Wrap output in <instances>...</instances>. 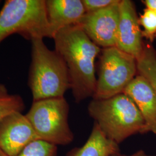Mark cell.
<instances>
[{
  "instance_id": "19",
  "label": "cell",
  "mask_w": 156,
  "mask_h": 156,
  "mask_svg": "<svg viewBox=\"0 0 156 156\" xmlns=\"http://www.w3.org/2000/svg\"><path fill=\"white\" fill-rule=\"evenodd\" d=\"M147 8L151 9L156 12V0H145L142 1Z\"/></svg>"
},
{
  "instance_id": "3",
  "label": "cell",
  "mask_w": 156,
  "mask_h": 156,
  "mask_svg": "<svg viewBox=\"0 0 156 156\" xmlns=\"http://www.w3.org/2000/svg\"><path fill=\"white\" fill-rule=\"evenodd\" d=\"M31 42V62L28 84L33 101L64 97L71 89L68 67L56 50H51L42 38Z\"/></svg>"
},
{
  "instance_id": "20",
  "label": "cell",
  "mask_w": 156,
  "mask_h": 156,
  "mask_svg": "<svg viewBox=\"0 0 156 156\" xmlns=\"http://www.w3.org/2000/svg\"><path fill=\"white\" fill-rule=\"evenodd\" d=\"M0 156H9L6 154L5 153L2 151L1 148H0Z\"/></svg>"
},
{
  "instance_id": "8",
  "label": "cell",
  "mask_w": 156,
  "mask_h": 156,
  "mask_svg": "<svg viewBox=\"0 0 156 156\" xmlns=\"http://www.w3.org/2000/svg\"><path fill=\"white\" fill-rule=\"evenodd\" d=\"M39 140L26 115L16 112L0 120V148L16 156L29 144Z\"/></svg>"
},
{
  "instance_id": "13",
  "label": "cell",
  "mask_w": 156,
  "mask_h": 156,
  "mask_svg": "<svg viewBox=\"0 0 156 156\" xmlns=\"http://www.w3.org/2000/svg\"><path fill=\"white\" fill-rule=\"evenodd\" d=\"M138 74L145 77L156 92V50L151 44H144V50L137 59Z\"/></svg>"
},
{
  "instance_id": "15",
  "label": "cell",
  "mask_w": 156,
  "mask_h": 156,
  "mask_svg": "<svg viewBox=\"0 0 156 156\" xmlns=\"http://www.w3.org/2000/svg\"><path fill=\"white\" fill-rule=\"evenodd\" d=\"M57 146L42 140H34L16 156H57Z\"/></svg>"
},
{
  "instance_id": "11",
  "label": "cell",
  "mask_w": 156,
  "mask_h": 156,
  "mask_svg": "<svg viewBox=\"0 0 156 156\" xmlns=\"http://www.w3.org/2000/svg\"><path fill=\"white\" fill-rule=\"evenodd\" d=\"M45 5L53 39L62 28L78 25L86 13L81 0H46Z\"/></svg>"
},
{
  "instance_id": "6",
  "label": "cell",
  "mask_w": 156,
  "mask_h": 156,
  "mask_svg": "<svg viewBox=\"0 0 156 156\" xmlns=\"http://www.w3.org/2000/svg\"><path fill=\"white\" fill-rule=\"evenodd\" d=\"M93 99L103 100L123 93L138 73L137 60L116 46L103 48Z\"/></svg>"
},
{
  "instance_id": "12",
  "label": "cell",
  "mask_w": 156,
  "mask_h": 156,
  "mask_svg": "<svg viewBox=\"0 0 156 156\" xmlns=\"http://www.w3.org/2000/svg\"><path fill=\"white\" fill-rule=\"evenodd\" d=\"M120 151L119 145L106 138L95 123L91 134L81 147L73 148L66 156H109Z\"/></svg>"
},
{
  "instance_id": "16",
  "label": "cell",
  "mask_w": 156,
  "mask_h": 156,
  "mask_svg": "<svg viewBox=\"0 0 156 156\" xmlns=\"http://www.w3.org/2000/svg\"><path fill=\"white\" fill-rule=\"evenodd\" d=\"M140 26L142 37L152 43L156 38V12L149 8H146L144 13L139 17Z\"/></svg>"
},
{
  "instance_id": "4",
  "label": "cell",
  "mask_w": 156,
  "mask_h": 156,
  "mask_svg": "<svg viewBox=\"0 0 156 156\" xmlns=\"http://www.w3.org/2000/svg\"><path fill=\"white\" fill-rule=\"evenodd\" d=\"M13 34L24 39L53 38L45 0H6L0 11V44Z\"/></svg>"
},
{
  "instance_id": "17",
  "label": "cell",
  "mask_w": 156,
  "mask_h": 156,
  "mask_svg": "<svg viewBox=\"0 0 156 156\" xmlns=\"http://www.w3.org/2000/svg\"><path fill=\"white\" fill-rule=\"evenodd\" d=\"M116 0H82L86 13H91L104 9L114 4Z\"/></svg>"
},
{
  "instance_id": "21",
  "label": "cell",
  "mask_w": 156,
  "mask_h": 156,
  "mask_svg": "<svg viewBox=\"0 0 156 156\" xmlns=\"http://www.w3.org/2000/svg\"><path fill=\"white\" fill-rule=\"evenodd\" d=\"M1 1H0V3H1Z\"/></svg>"
},
{
  "instance_id": "2",
  "label": "cell",
  "mask_w": 156,
  "mask_h": 156,
  "mask_svg": "<svg viewBox=\"0 0 156 156\" xmlns=\"http://www.w3.org/2000/svg\"><path fill=\"white\" fill-rule=\"evenodd\" d=\"M87 109L106 138L117 145L134 135L147 133L139 109L124 93L106 99H93Z\"/></svg>"
},
{
  "instance_id": "7",
  "label": "cell",
  "mask_w": 156,
  "mask_h": 156,
  "mask_svg": "<svg viewBox=\"0 0 156 156\" xmlns=\"http://www.w3.org/2000/svg\"><path fill=\"white\" fill-rule=\"evenodd\" d=\"M120 2L97 11L86 13L78 26L95 44L103 48L116 45L120 20Z\"/></svg>"
},
{
  "instance_id": "9",
  "label": "cell",
  "mask_w": 156,
  "mask_h": 156,
  "mask_svg": "<svg viewBox=\"0 0 156 156\" xmlns=\"http://www.w3.org/2000/svg\"><path fill=\"white\" fill-rule=\"evenodd\" d=\"M142 30L140 28L134 2L121 0L120 20L117 28L115 46L124 52L134 56L137 60L144 50Z\"/></svg>"
},
{
  "instance_id": "5",
  "label": "cell",
  "mask_w": 156,
  "mask_h": 156,
  "mask_svg": "<svg viewBox=\"0 0 156 156\" xmlns=\"http://www.w3.org/2000/svg\"><path fill=\"white\" fill-rule=\"evenodd\" d=\"M69 106L64 97L33 101L26 116L39 140L67 145L74 139L68 123Z\"/></svg>"
},
{
  "instance_id": "18",
  "label": "cell",
  "mask_w": 156,
  "mask_h": 156,
  "mask_svg": "<svg viewBox=\"0 0 156 156\" xmlns=\"http://www.w3.org/2000/svg\"><path fill=\"white\" fill-rule=\"evenodd\" d=\"M109 156H156V155H149V154H147L145 151L140 150V151H137L136 152L132 154H130V155L122 154L120 153V151L118 152H116L115 153H113Z\"/></svg>"
},
{
  "instance_id": "10",
  "label": "cell",
  "mask_w": 156,
  "mask_h": 156,
  "mask_svg": "<svg viewBox=\"0 0 156 156\" xmlns=\"http://www.w3.org/2000/svg\"><path fill=\"white\" fill-rule=\"evenodd\" d=\"M123 93L131 98L139 109L147 133L156 134V92L151 83L138 74Z\"/></svg>"
},
{
  "instance_id": "14",
  "label": "cell",
  "mask_w": 156,
  "mask_h": 156,
  "mask_svg": "<svg viewBox=\"0 0 156 156\" xmlns=\"http://www.w3.org/2000/svg\"><path fill=\"white\" fill-rule=\"evenodd\" d=\"M24 109L25 104L22 97L9 93L5 85L0 83V120L12 113L22 112Z\"/></svg>"
},
{
  "instance_id": "1",
  "label": "cell",
  "mask_w": 156,
  "mask_h": 156,
  "mask_svg": "<svg viewBox=\"0 0 156 156\" xmlns=\"http://www.w3.org/2000/svg\"><path fill=\"white\" fill-rule=\"evenodd\" d=\"M53 39L55 50L67 64L75 101L80 102L93 97L97 83L95 60L100 54V47L78 25L60 30Z\"/></svg>"
}]
</instances>
